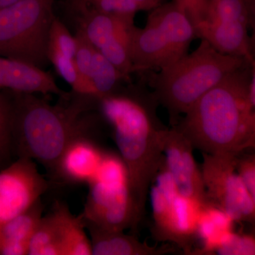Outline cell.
<instances>
[{
	"label": "cell",
	"mask_w": 255,
	"mask_h": 255,
	"mask_svg": "<svg viewBox=\"0 0 255 255\" xmlns=\"http://www.w3.org/2000/svg\"><path fill=\"white\" fill-rule=\"evenodd\" d=\"M251 64L223 79L175 124L202 154L238 155L248 149L253 127Z\"/></svg>",
	"instance_id": "obj_1"
},
{
	"label": "cell",
	"mask_w": 255,
	"mask_h": 255,
	"mask_svg": "<svg viewBox=\"0 0 255 255\" xmlns=\"http://www.w3.org/2000/svg\"><path fill=\"white\" fill-rule=\"evenodd\" d=\"M98 102L127 167L132 199L142 221L151 184L163 158L167 128L161 127L156 117L154 105L158 103L153 95L147 101L117 92Z\"/></svg>",
	"instance_id": "obj_2"
},
{
	"label": "cell",
	"mask_w": 255,
	"mask_h": 255,
	"mask_svg": "<svg viewBox=\"0 0 255 255\" xmlns=\"http://www.w3.org/2000/svg\"><path fill=\"white\" fill-rule=\"evenodd\" d=\"M11 92L7 99L14 157L41 164L52 177L70 142L91 131L90 121L83 115L87 103L52 105L35 94Z\"/></svg>",
	"instance_id": "obj_3"
},
{
	"label": "cell",
	"mask_w": 255,
	"mask_h": 255,
	"mask_svg": "<svg viewBox=\"0 0 255 255\" xmlns=\"http://www.w3.org/2000/svg\"><path fill=\"white\" fill-rule=\"evenodd\" d=\"M248 63L244 58L220 53L201 39L192 53L159 70L152 80V95L177 121L223 79Z\"/></svg>",
	"instance_id": "obj_4"
},
{
	"label": "cell",
	"mask_w": 255,
	"mask_h": 255,
	"mask_svg": "<svg viewBox=\"0 0 255 255\" xmlns=\"http://www.w3.org/2000/svg\"><path fill=\"white\" fill-rule=\"evenodd\" d=\"M196 37L195 28L173 1L151 10L143 28L130 32V55L134 71L160 70L188 53Z\"/></svg>",
	"instance_id": "obj_5"
},
{
	"label": "cell",
	"mask_w": 255,
	"mask_h": 255,
	"mask_svg": "<svg viewBox=\"0 0 255 255\" xmlns=\"http://www.w3.org/2000/svg\"><path fill=\"white\" fill-rule=\"evenodd\" d=\"M55 0H18L0 11V56L45 70Z\"/></svg>",
	"instance_id": "obj_6"
},
{
	"label": "cell",
	"mask_w": 255,
	"mask_h": 255,
	"mask_svg": "<svg viewBox=\"0 0 255 255\" xmlns=\"http://www.w3.org/2000/svg\"><path fill=\"white\" fill-rule=\"evenodd\" d=\"M81 214L85 223L109 231L135 229L141 222L132 199L128 174L123 159L106 151Z\"/></svg>",
	"instance_id": "obj_7"
},
{
	"label": "cell",
	"mask_w": 255,
	"mask_h": 255,
	"mask_svg": "<svg viewBox=\"0 0 255 255\" xmlns=\"http://www.w3.org/2000/svg\"><path fill=\"white\" fill-rule=\"evenodd\" d=\"M152 237L159 242L177 245L185 253L198 235L199 223L206 206L186 199L178 192L166 168L164 157L151 184Z\"/></svg>",
	"instance_id": "obj_8"
},
{
	"label": "cell",
	"mask_w": 255,
	"mask_h": 255,
	"mask_svg": "<svg viewBox=\"0 0 255 255\" xmlns=\"http://www.w3.org/2000/svg\"><path fill=\"white\" fill-rule=\"evenodd\" d=\"M201 173L208 200L233 221L255 222L251 193L236 168L238 155L203 153Z\"/></svg>",
	"instance_id": "obj_9"
},
{
	"label": "cell",
	"mask_w": 255,
	"mask_h": 255,
	"mask_svg": "<svg viewBox=\"0 0 255 255\" xmlns=\"http://www.w3.org/2000/svg\"><path fill=\"white\" fill-rule=\"evenodd\" d=\"M196 37L223 54L253 61L250 43V11L245 0H209Z\"/></svg>",
	"instance_id": "obj_10"
},
{
	"label": "cell",
	"mask_w": 255,
	"mask_h": 255,
	"mask_svg": "<svg viewBox=\"0 0 255 255\" xmlns=\"http://www.w3.org/2000/svg\"><path fill=\"white\" fill-rule=\"evenodd\" d=\"M49 187L30 159H16L0 170V228L41 199Z\"/></svg>",
	"instance_id": "obj_11"
},
{
	"label": "cell",
	"mask_w": 255,
	"mask_h": 255,
	"mask_svg": "<svg viewBox=\"0 0 255 255\" xmlns=\"http://www.w3.org/2000/svg\"><path fill=\"white\" fill-rule=\"evenodd\" d=\"M189 138L174 125L167 128L164 140V162L178 192L202 206L209 205L201 169Z\"/></svg>",
	"instance_id": "obj_12"
},
{
	"label": "cell",
	"mask_w": 255,
	"mask_h": 255,
	"mask_svg": "<svg viewBox=\"0 0 255 255\" xmlns=\"http://www.w3.org/2000/svg\"><path fill=\"white\" fill-rule=\"evenodd\" d=\"M85 132L74 138L60 156L52 178L69 184L88 185L100 168L106 150Z\"/></svg>",
	"instance_id": "obj_13"
},
{
	"label": "cell",
	"mask_w": 255,
	"mask_h": 255,
	"mask_svg": "<svg viewBox=\"0 0 255 255\" xmlns=\"http://www.w3.org/2000/svg\"><path fill=\"white\" fill-rule=\"evenodd\" d=\"M23 93L57 95L65 97L55 79L34 65L0 56V90Z\"/></svg>",
	"instance_id": "obj_14"
},
{
	"label": "cell",
	"mask_w": 255,
	"mask_h": 255,
	"mask_svg": "<svg viewBox=\"0 0 255 255\" xmlns=\"http://www.w3.org/2000/svg\"><path fill=\"white\" fill-rule=\"evenodd\" d=\"M85 225L91 241L92 255H163L175 252L168 245L150 246L124 231H109L90 223Z\"/></svg>",
	"instance_id": "obj_15"
},
{
	"label": "cell",
	"mask_w": 255,
	"mask_h": 255,
	"mask_svg": "<svg viewBox=\"0 0 255 255\" xmlns=\"http://www.w3.org/2000/svg\"><path fill=\"white\" fill-rule=\"evenodd\" d=\"M41 199L0 228V255H28L32 236L43 217Z\"/></svg>",
	"instance_id": "obj_16"
},
{
	"label": "cell",
	"mask_w": 255,
	"mask_h": 255,
	"mask_svg": "<svg viewBox=\"0 0 255 255\" xmlns=\"http://www.w3.org/2000/svg\"><path fill=\"white\" fill-rule=\"evenodd\" d=\"M85 11L86 14H84L81 26L79 29L83 32L97 49H100L121 32L135 26V16L108 14L93 8Z\"/></svg>",
	"instance_id": "obj_17"
},
{
	"label": "cell",
	"mask_w": 255,
	"mask_h": 255,
	"mask_svg": "<svg viewBox=\"0 0 255 255\" xmlns=\"http://www.w3.org/2000/svg\"><path fill=\"white\" fill-rule=\"evenodd\" d=\"M54 206L61 224L64 255H92L91 241L81 215L75 216L60 201Z\"/></svg>",
	"instance_id": "obj_18"
},
{
	"label": "cell",
	"mask_w": 255,
	"mask_h": 255,
	"mask_svg": "<svg viewBox=\"0 0 255 255\" xmlns=\"http://www.w3.org/2000/svg\"><path fill=\"white\" fill-rule=\"evenodd\" d=\"M28 255H64L61 224L54 206L38 223L30 241Z\"/></svg>",
	"instance_id": "obj_19"
},
{
	"label": "cell",
	"mask_w": 255,
	"mask_h": 255,
	"mask_svg": "<svg viewBox=\"0 0 255 255\" xmlns=\"http://www.w3.org/2000/svg\"><path fill=\"white\" fill-rule=\"evenodd\" d=\"M110 60L97 49L92 61L90 83L97 100L116 93L121 80L125 79Z\"/></svg>",
	"instance_id": "obj_20"
},
{
	"label": "cell",
	"mask_w": 255,
	"mask_h": 255,
	"mask_svg": "<svg viewBox=\"0 0 255 255\" xmlns=\"http://www.w3.org/2000/svg\"><path fill=\"white\" fill-rule=\"evenodd\" d=\"M134 26L121 32L99 49L126 78L133 72L130 43V32Z\"/></svg>",
	"instance_id": "obj_21"
},
{
	"label": "cell",
	"mask_w": 255,
	"mask_h": 255,
	"mask_svg": "<svg viewBox=\"0 0 255 255\" xmlns=\"http://www.w3.org/2000/svg\"><path fill=\"white\" fill-rule=\"evenodd\" d=\"M48 55L50 63L53 64L55 70L68 82L74 92L79 95L94 98L91 87L82 78L73 58L53 51L48 52Z\"/></svg>",
	"instance_id": "obj_22"
},
{
	"label": "cell",
	"mask_w": 255,
	"mask_h": 255,
	"mask_svg": "<svg viewBox=\"0 0 255 255\" xmlns=\"http://www.w3.org/2000/svg\"><path fill=\"white\" fill-rule=\"evenodd\" d=\"M14 157L9 101L0 90V170L9 166Z\"/></svg>",
	"instance_id": "obj_23"
},
{
	"label": "cell",
	"mask_w": 255,
	"mask_h": 255,
	"mask_svg": "<svg viewBox=\"0 0 255 255\" xmlns=\"http://www.w3.org/2000/svg\"><path fill=\"white\" fill-rule=\"evenodd\" d=\"M75 48V36H72L66 26L55 16L50 26L48 52H57L74 58Z\"/></svg>",
	"instance_id": "obj_24"
},
{
	"label": "cell",
	"mask_w": 255,
	"mask_h": 255,
	"mask_svg": "<svg viewBox=\"0 0 255 255\" xmlns=\"http://www.w3.org/2000/svg\"><path fill=\"white\" fill-rule=\"evenodd\" d=\"M75 38L76 48H75L74 60L82 78L89 84L92 90L91 83H90V73H91L94 55L97 48L89 41L88 38L80 29L77 32ZM92 94H93V90H92Z\"/></svg>",
	"instance_id": "obj_25"
},
{
	"label": "cell",
	"mask_w": 255,
	"mask_h": 255,
	"mask_svg": "<svg viewBox=\"0 0 255 255\" xmlns=\"http://www.w3.org/2000/svg\"><path fill=\"white\" fill-rule=\"evenodd\" d=\"M216 251L223 255H255V235L231 233Z\"/></svg>",
	"instance_id": "obj_26"
},
{
	"label": "cell",
	"mask_w": 255,
	"mask_h": 255,
	"mask_svg": "<svg viewBox=\"0 0 255 255\" xmlns=\"http://www.w3.org/2000/svg\"><path fill=\"white\" fill-rule=\"evenodd\" d=\"M79 7L90 5L93 9L108 14L135 16L138 8L130 0H80Z\"/></svg>",
	"instance_id": "obj_27"
},
{
	"label": "cell",
	"mask_w": 255,
	"mask_h": 255,
	"mask_svg": "<svg viewBox=\"0 0 255 255\" xmlns=\"http://www.w3.org/2000/svg\"><path fill=\"white\" fill-rule=\"evenodd\" d=\"M236 168L251 193L252 197H254L255 196V153L244 156L241 158H238L237 157Z\"/></svg>",
	"instance_id": "obj_28"
},
{
	"label": "cell",
	"mask_w": 255,
	"mask_h": 255,
	"mask_svg": "<svg viewBox=\"0 0 255 255\" xmlns=\"http://www.w3.org/2000/svg\"><path fill=\"white\" fill-rule=\"evenodd\" d=\"M191 20L194 28L204 18L209 0H173Z\"/></svg>",
	"instance_id": "obj_29"
},
{
	"label": "cell",
	"mask_w": 255,
	"mask_h": 255,
	"mask_svg": "<svg viewBox=\"0 0 255 255\" xmlns=\"http://www.w3.org/2000/svg\"><path fill=\"white\" fill-rule=\"evenodd\" d=\"M251 83H250V100L253 110V132L251 140L248 143V149L253 148L255 150V59L253 60L251 64Z\"/></svg>",
	"instance_id": "obj_30"
},
{
	"label": "cell",
	"mask_w": 255,
	"mask_h": 255,
	"mask_svg": "<svg viewBox=\"0 0 255 255\" xmlns=\"http://www.w3.org/2000/svg\"><path fill=\"white\" fill-rule=\"evenodd\" d=\"M250 43L253 59H255V2L250 14Z\"/></svg>",
	"instance_id": "obj_31"
},
{
	"label": "cell",
	"mask_w": 255,
	"mask_h": 255,
	"mask_svg": "<svg viewBox=\"0 0 255 255\" xmlns=\"http://www.w3.org/2000/svg\"><path fill=\"white\" fill-rule=\"evenodd\" d=\"M136 5L139 11H151L160 4V0H130Z\"/></svg>",
	"instance_id": "obj_32"
},
{
	"label": "cell",
	"mask_w": 255,
	"mask_h": 255,
	"mask_svg": "<svg viewBox=\"0 0 255 255\" xmlns=\"http://www.w3.org/2000/svg\"><path fill=\"white\" fill-rule=\"evenodd\" d=\"M18 0H0V11L8 7L10 5L14 4Z\"/></svg>",
	"instance_id": "obj_33"
},
{
	"label": "cell",
	"mask_w": 255,
	"mask_h": 255,
	"mask_svg": "<svg viewBox=\"0 0 255 255\" xmlns=\"http://www.w3.org/2000/svg\"><path fill=\"white\" fill-rule=\"evenodd\" d=\"M247 4H248V9H249L250 14H251V11L252 8H253V5H254L255 2V0H245Z\"/></svg>",
	"instance_id": "obj_34"
},
{
	"label": "cell",
	"mask_w": 255,
	"mask_h": 255,
	"mask_svg": "<svg viewBox=\"0 0 255 255\" xmlns=\"http://www.w3.org/2000/svg\"><path fill=\"white\" fill-rule=\"evenodd\" d=\"M74 1H75V2H76V4H77V3H78V1H80V0H74Z\"/></svg>",
	"instance_id": "obj_35"
},
{
	"label": "cell",
	"mask_w": 255,
	"mask_h": 255,
	"mask_svg": "<svg viewBox=\"0 0 255 255\" xmlns=\"http://www.w3.org/2000/svg\"></svg>",
	"instance_id": "obj_36"
}]
</instances>
